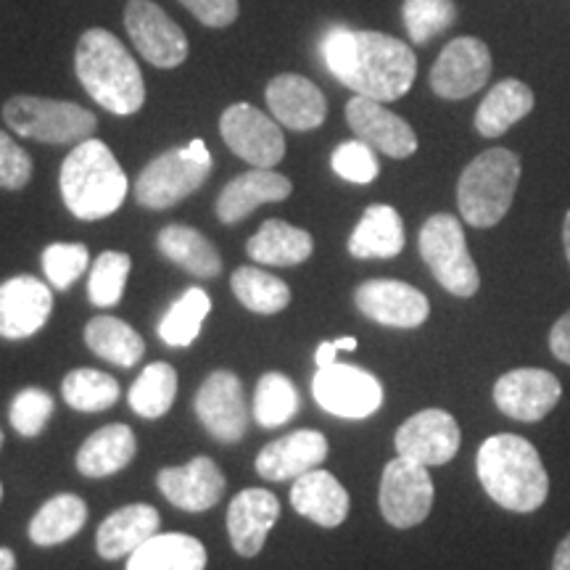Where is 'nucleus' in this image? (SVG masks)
I'll return each instance as SVG.
<instances>
[{"instance_id":"obj_1","label":"nucleus","mask_w":570,"mask_h":570,"mask_svg":"<svg viewBox=\"0 0 570 570\" xmlns=\"http://www.w3.org/2000/svg\"><path fill=\"white\" fill-rule=\"evenodd\" d=\"M323 59L341 85L381 104L407 96L417 75L407 42L383 32L333 27L323 38Z\"/></svg>"},{"instance_id":"obj_2","label":"nucleus","mask_w":570,"mask_h":570,"mask_svg":"<svg viewBox=\"0 0 570 570\" xmlns=\"http://www.w3.org/2000/svg\"><path fill=\"white\" fill-rule=\"evenodd\" d=\"M475 468L483 491L510 512H537L550 494V475L537 446L515 433L483 441Z\"/></svg>"},{"instance_id":"obj_3","label":"nucleus","mask_w":570,"mask_h":570,"mask_svg":"<svg viewBox=\"0 0 570 570\" xmlns=\"http://www.w3.org/2000/svg\"><path fill=\"white\" fill-rule=\"evenodd\" d=\"M75 71L82 88L106 111L130 117L146 104V85L130 51L109 30H88L77 42Z\"/></svg>"},{"instance_id":"obj_4","label":"nucleus","mask_w":570,"mask_h":570,"mask_svg":"<svg viewBox=\"0 0 570 570\" xmlns=\"http://www.w3.org/2000/svg\"><path fill=\"white\" fill-rule=\"evenodd\" d=\"M61 198L77 219H106L127 198V175L104 140L77 142L61 164Z\"/></svg>"},{"instance_id":"obj_5","label":"nucleus","mask_w":570,"mask_h":570,"mask_svg":"<svg viewBox=\"0 0 570 570\" xmlns=\"http://www.w3.org/2000/svg\"><path fill=\"white\" fill-rule=\"evenodd\" d=\"M520 183V159L508 148H489L468 164L458 183L462 219L473 227H494L510 212Z\"/></svg>"},{"instance_id":"obj_6","label":"nucleus","mask_w":570,"mask_h":570,"mask_svg":"<svg viewBox=\"0 0 570 570\" xmlns=\"http://www.w3.org/2000/svg\"><path fill=\"white\" fill-rule=\"evenodd\" d=\"M3 119L21 138H30L48 146L82 142L96 132V114L69 101L38 96H13L3 106Z\"/></svg>"},{"instance_id":"obj_7","label":"nucleus","mask_w":570,"mask_h":570,"mask_svg":"<svg viewBox=\"0 0 570 570\" xmlns=\"http://www.w3.org/2000/svg\"><path fill=\"white\" fill-rule=\"evenodd\" d=\"M420 256L425 259L428 269L452 296L470 298L479 294L481 275L473 256L468 252L465 233L458 217L452 214H433L425 219L417 238Z\"/></svg>"},{"instance_id":"obj_8","label":"nucleus","mask_w":570,"mask_h":570,"mask_svg":"<svg viewBox=\"0 0 570 570\" xmlns=\"http://www.w3.org/2000/svg\"><path fill=\"white\" fill-rule=\"evenodd\" d=\"M212 164L198 161L185 148H175L148 164L135 183V198L146 209H169L183 198L194 196L202 185L209 180Z\"/></svg>"},{"instance_id":"obj_9","label":"nucleus","mask_w":570,"mask_h":570,"mask_svg":"<svg viewBox=\"0 0 570 570\" xmlns=\"http://www.w3.org/2000/svg\"><path fill=\"white\" fill-rule=\"evenodd\" d=\"M312 396L331 415L362 420L381 410L383 386L367 370L333 362L327 367H317L315 381H312Z\"/></svg>"},{"instance_id":"obj_10","label":"nucleus","mask_w":570,"mask_h":570,"mask_svg":"<svg viewBox=\"0 0 570 570\" xmlns=\"http://www.w3.org/2000/svg\"><path fill=\"white\" fill-rule=\"evenodd\" d=\"M381 512L394 529H415L433 508V481L425 465L415 460H391L381 479Z\"/></svg>"},{"instance_id":"obj_11","label":"nucleus","mask_w":570,"mask_h":570,"mask_svg":"<svg viewBox=\"0 0 570 570\" xmlns=\"http://www.w3.org/2000/svg\"><path fill=\"white\" fill-rule=\"evenodd\" d=\"M125 27L142 59L159 69H175L188 59V38L154 0H130L125 9Z\"/></svg>"},{"instance_id":"obj_12","label":"nucleus","mask_w":570,"mask_h":570,"mask_svg":"<svg viewBox=\"0 0 570 570\" xmlns=\"http://www.w3.org/2000/svg\"><path fill=\"white\" fill-rule=\"evenodd\" d=\"M219 132L227 148L252 164V167L273 169L283 161L285 138L275 119H269L265 111H259L252 104H233L219 117Z\"/></svg>"},{"instance_id":"obj_13","label":"nucleus","mask_w":570,"mask_h":570,"mask_svg":"<svg viewBox=\"0 0 570 570\" xmlns=\"http://www.w3.org/2000/svg\"><path fill=\"white\" fill-rule=\"evenodd\" d=\"M491 77V53L479 38H458L441 51L431 69V88L446 101L479 92Z\"/></svg>"},{"instance_id":"obj_14","label":"nucleus","mask_w":570,"mask_h":570,"mask_svg":"<svg viewBox=\"0 0 570 570\" xmlns=\"http://www.w3.org/2000/svg\"><path fill=\"white\" fill-rule=\"evenodd\" d=\"M196 415L202 425L223 444H238L246 436L248 410L244 386L230 370H217L196 394Z\"/></svg>"},{"instance_id":"obj_15","label":"nucleus","mask_w":570,"mask_h":570,"mask_svg":"<svg viewBox=\"0 0 570 570\" xmlns=\"http://www.w3.org/2000/svg\"><path fill=\"white\" fill-rule=\"evenodd\" d=\"M562 396L560 381L550 370L520 367L497 381L494 404L504 415L520 423H539L558 407Z\"/></svg>"},{"instance_id":"obj_16","label":"nucleus","mask_w":570,"mask_h":570,"mask_svg":"<svg viewBox=\"0 0 570 570\" xmlns=\"http://www.w3.org/2000/svg\"><path fill=\"white\" fill-rule=\"evenodd\" d=\"M460 425L444 410H423L404 420L396 431V454L420 465H446L460 449Z\"/></svg>"},{"instance_id":"obj_17","label":"nucleus","mask_w":570,"mask_h":570,"mask_svg":"<svg viewBox=\"0 0 570 570\" xmlns=\"http://www.w3.org/2000/svg\"><path fill=\"white\" fill-rule=\"evenodd\" d=\"M354 304L367 320L386 327H420L431 315L423 291L402 281H365L354 291Z\"/></svg>"},{"instance_id":"obj_18","label":"nucleus","mask_w":570,"mask_h":570,"mask_svg":"<svg viewBox=\"0 0 570 570\" xmlns=\"http://www.w3.org/2000/svg\"><path fill=\"white\" fill-rule=\"evenodd\" d=\"M53 312V294L32 275L0 283V338L21 341L42 331Z\"/></svg>"},{"instance_id":"obj_19","label":"nucleus","mask_w":570,"mask_h":570,"mask_svg":"<svg viewBox=\"0 0 570 570\" xmlns=\"http://www.w3.org/2000/svg\"><path fill=\"white\" fill-rule=\"evenodd\" d=\"M346 122L356 132V138L365 140L370 148L391 156V159H407L417 151V135L394 111H389L381 101L354 96L346 104Z\"/></svg>"},{"instance_id":"obj_20","label":"nucleus","mask_w":570,"mask_h":570,"mask_svg":"<svg viewBox=\"0 0 570 570\" xmlns=\"http://www.w3.org/2000/svg\"><path fill=\"white\" fill-rule=\"evenodd\" d=\"M169 504L185 512L212 510L225 494V475L209 458H194L183 468H164L156 475Z\"/></svg>"},{"instance_id":"obj_21","label":"nucleus","mask_w":570,"mask_h":570,"mask_svg":"<svg viewBox=\"0 0 570 570\" xmlns=\"http://www.w3.org/2000/svg\"><path fill=\"white\" fill-rule=\"evenodd\" d=\"M281 518V502L267 489H246L227 508V533L240 558H256Z\"/></svg>"},{"instance_id":"obj_22","label":"nucleus","mask_w":570,"mask_h":570,"mask_svg":"<svg viewBox=\"0 0 570 570\" xmlns=\"http://www.w3.org/2000/svg\"><path fill=\"white\" fill-rule=\"evenodd\" d=\"M267 106L277 122L288 130H317L327 117V101L323 90L302 75H277L265 90Z\"/></svg>"},{"instance_id":"obj_23","label":"nucleus","mask_w":570,"mask_h":570,"mask_svg":"<svg viewBox=\"0 0 570 570\" xmlns=\"http://www.w3.org/2000/svg\"><path fill=\"white\" fill-rule=\"evenodd\" d=\"M327 458V439L320 431H294L273 441L256 458V473L265 481H296L298 475L320 468Z\"/></svg>"},{"instance_id":"obj_24","label":"nucleus","mask_w":570,"mask_h":570,"mask_svg":"<svg viewBox=\"0 0 570 570\" xmlns=\"http://www.w3.org/2000/svg\"><path fill=\"white\" fill-rule=\"evenodd\" d=\"M291 194H294V185L288 177L275 173V169L254 167L252 173L238 175L225 185L217 198V217L219 223L235 225L246 219L256 206L285 202Z\"/></svg>"},{"instance_id":"obj_25","label":"nucleus","mask_w":570,"mask_h":570,"mask_svg":"<svg viewBox=\"0 0 570 570\" xmlns=\"http://www.w3.org/2000/svg\"><path fill=\"white\" fill-rule=\"evenodd\" d=\"M291 504L302 518H309L312 523L323 529H336L348 515V494L341 487L336 475L327 470H309L298 475L291 489Z\"/></svg>"},{"instance_id":"obj_26","label":"nucleus","mask_w":570,"mask_h":570,"mask_svg":"<svg viewBox=\"0 0 570 570\" xmlns=\"http://www.w3.org/2000/svg\"><path fill=\"white\" fill-rule=\"evenodd\" d=\"M159 512L151 504H127L114 510L109 518L98 525L96 550L104 560H119L132 554L140 544H146L154 533H159Z\"/></svg>"},{"instance_id":"obj_27","label":"nucleus","mask_w":570,"mask_h":570,"mask_svg":"<svg viewBox=\"0 0 570 570\" xmlns=\"http://www.w3.org/2000/svg\"><path fill=\"white\" fill-rule=\"evenodd\" d=\"M135 452H138V439L130 425H104L77 452V470L88 479H106L130 465Z\"/></svg>"},{"instance_id":"obj_28","label":"nucleus","mask_w":570,"mask_h":570,"mask_svg":"<svg viewBox=\"0 0 570 570\" xmlns=\"http://www.w3.org/2000/svg\"><path fill=\"white\" fill-rule=\"evenodd\" d=\"M404 248V225L394 206H367L348 238V254L356 259H391Z\"/></svg>"},{"instance_id":"obj_29","label":"nucleus","mask_w":570,"mask_h":570,"mask_svg":"<svg viewBox=\"0 0 570 570\" xmlns=\"http://www.w3.org/2000/svg\"><path fill=\"white\" fill-rule=\"evenodd\" d=\"M246 252L259 265L294 267L302 265L304 259H309L312 252H315V240L302 227L283 223V219H267L252 235V240L246 244Z\"/></svg>"},{"instance_id":"obj_30","label":"nucleus","mask_w":570,"mask_h":570,"mask_svg":"<svg viewBox=\"0 0 570 570\" xmlns=\"http://www.w3.org/2000/svg\"><path fill=\"white\" fill-rule=\"evenodd\" d=\"M204 544L188 533H154L127 560V570H204Z\"/></svg>"},{"instance_id":"obj_31","label":"nucleus","mask_w":570,"mask_h":570,"mask_svg":"<svg viewBox=\"0 0 570 570\" xmlns=\"http://www.w3.org/2000/svg\"><path fill=\"white\" fill-rule=\"evenodd\" d=\"M159 252L167 256L169 262H175L177 267H183L185 273L194 277H217L223 273V259L219 252L206 235H202L188 225H167L156 238Z\"/></svg>"},{"instance_id":"obj_32","label":"nucleus","mask_w":570,"mask_h":570,"mask_svg":"<svg viewBox=\"0 0 570 570\" xmlns=\"http://www.w3.org/2000/svg\"><path fill=\"white\" fill-rule=\"evenodd\" d=\"M533 109V92L525 82L520 80H502L489 90L483 104L475 111V130L483 138H499L510 130L512 125L529 117Z\"/></svg>"},{"instance_id":"obj_33","label":"nucleus","mask_w":570,"mask_h":570,"mask_svg":"<svg viewBox=\"0 0 570 570\" xmlns=\"http://www.w3.org/2000/svg\"><path fill=\"white\" fill-rule=\"evenodd\" d=\"M88 520V504L77 494H59L48 499L30 520V539L38 547H56L82 531Z\"/></svg>"},{"instance_id":"obj_34","label":"nucleus","mask_w":570,"mask_h":570,"mask_svg":"<svg viewBox=\"0 0 570 570\" xmlns=\"http://www.w3.org/2000/svg\"><path fill=\"white\" fill-rule=\"evenodd\" d=\"M85 344L96 356L119 367H135L146 354L140 333L119 317H96L85 325Z\"/></svg>"},{"instance_id":"obj_35","label":"nucleus","mask_w":570,"mask_h":570,"mask_svg":"<svg viewBox=\"0 0 570 570\" xmlns=\"http://www.w3.org/2000/svg\"><path fill=\"white\" fill-rule=\"evenodd\" d=\"M209 294H206L204 288H188L173 306H169L167 315L161 317L159 327H156V333H159L164 344L173 348L190 346L198 338V333H202V325L206 315H209Z\"/></svg>"},{"instance_id":"obj_36","label":"nucleus","mask_w":570,"mask_h":570,"mask_svg":"<svg viewBox=\"0 0 570 570\" xmlns=\"http://www.w3.org/2000/svg\"><path fill=\"white\" fill-rule=\"evenodd\" d=\"M233 294L256 315H277L291 302L288 283L259 267H240L233 273Z\"/></svg>"},{"instance_id":"obj_37","label":"nucleus","mask_w":570,"mask_h":570,"mask_svg":"<svg viewBox=\"0 0 570 570\" xmlns=\"http://www.w3.org/2000/svg\"><path fill=\"white\" fill-rule=\"evenodd\" d=\"M177 396V373L167 362H154L142 370L130 389V407L135 415L159 420L173 410Z\"/></svg>"},{"instance_id":"obj_38","label":"nucleus","mask_w":570,"mask_h":570,"mask_svg":"<svg viewBox=\"0 0 570 570\" xmlns=\"http://www.w3.org/2000/svg\"><path fill=\"white\" fill-rule=\"evenodd\" d=\"M61 396L77 412H104L117 404L119 383L101 370H71L61 383Z\"/></svg>"},{"instance_id":"obj_39","label":"nucleus","mask_w":570,"mask_h":570,"mask_svg":"<svg viewBox=\"0 0 570 570\" xmlns=\"http://www.w3.org/2000/svg\"><path fill=\"white\" fill-rule=\"evenodd\" d=\"M298 412V391L283 373L259 377L254 391V417L262 428L285 425Z\"/></svg>"},{"instance_id":"obj_40","label":"nucleus","mask_w":570,"mask_h":570,"mask_svg":"<svg viewBox=\"0 0 570 570\" xmlns=\"http://www.w3.org/2000/svg\"><path fill=\"white\" fill-rule=\"evenodd\" d=\"M132 259L125 252H104L92 262L88 294L90 304L96 306H114L125 296L127 277H130Z\"/></svg>"},{"instance_id":"obj_41","label":"nucleus","mask_w":570,"mask_h":570,"mask_svg":"<svg viewBox=\"0 0 570 570\" xmlns=\"http://www.w3.org/2000/svg\"><path fill=\"white\" fill-rule=\"evenodd\" d=\"M404 27L412 42L425 46L428 40L436 38L458 19V6L454 0H404L402 6Z\"/></svg>"},{"instance_id":"obj_42","label":"nucleus","mask_w":570,"mask_h":570,"mask_svg":"<svg viewBox=\"0 0 570 570\" xmlns=\"http://www.w3.org/2000/svg\"><path fill=\"white\" fill-rule=\"evenodd\" d=\"M53 415V396L48 391H42L38 386L21 389L17 396H13L9 417L11 425L17 428V433L27 439L40 436L46 431L48 420Z\"/></svg>"},{"instance_id":"obj_43","label":"nucleus","mask_w":570,"mask_h":570,"mask_svg":"<svg viewBox=\"0 0 570 570\" xmlns=\"http://www.w3.org/2000/svg\"><path fill=\"white\" fill-rule=\"evenodd\" d=\"M90 254L82 244H51L42 252V273L56 291H67L88 269Z\"/></svg>"},{"instance_id":"obj_44","label":"nucleus","mask_w":570,"mask_h":570,"mask_svg":"<svg viewBox=\"0 0 570 570\" xmlns=\"http://www.w3.org/2000/svg\"><path fill=\"white\" fill-rule=\"evenodd\" d=\"M333 173H336L341 180L346 183H356V185H367L373 183L381 167H377L375 159V148H370L365 140H348L341 142V146L333 151Z\"/></svg>"},{"instance_id":"obj_45","label":"nucleus","mask_w":570,"mask_h":570,"mask_svg":"<svg viewBox=\"0 0 570 570\" xmlns=\"http://www.w3.org/2000/svg\"><path fill=\"white\" fill-rule=\"evenodd\" d=\"M32 177V159L9 132L0 130V188L21 190Z\"/></svg>"},{"instance_id":"obj_46","label":"nucleus","mask_w":570,"mask_h":570,"mask_svg":"<svg viewBox=\"0 0 570 570\" xmlns=\"http://www.w3.org/2000/svg\"><path fill=\"white\" fill-rule=\"evenodd\" d=\"M206 27H227L238 19V0H180Z\"/></svg>"},{"instance_id":"obj_47","label":"nucleus","mask_w":570,"mask_h":570,"mask_svg":"<svg viewBox=\"0 0 570 570\" xmlns=\"http://www.w3.org/2000/svg\"><path fill=\"white\" fill-rule=\"evenodd\" d=\"M550 348H552V354L558 356L560 362H566V365H570V309L558 320V323L552 325Z\"/></svg>"},{"instance_id":"obj_48","label":"nucleus","mask_w":570,"mask_h":570,"mask_svg":"<svg viewBox=\"0 0 570 570\" xmlns=\"http://www.w3.org/2000/svg\"><path fill=\"white\" fill-rule=\"evenodd\" d=\"M356 348V338L354 336H344V338H336V341H323V344L317 346L315 352V362L317 367H327L336 362L338 352H354Z\"/></svg>"},{"instance_id":"obj_49","label":"nucleus","mask_w":570,"mask_h":570,"mask_svg":"<svg viewBox=\"0 0 570 570\" xmlns=\"http://www.w3.org/2000/svg\"><path fill=\"white\" fill-rule=\"evenodd\" d=\"M552 570H570V533L560 541L558 550H554Z\"/></svg>"},{"instance_id":"obj_50","label":"nucleus","mask_w":570,"mask_h":570,"mask_svg":"<svg viewBox=\"0 0 570 570\" xmlns=\"http://www.w3.org/2000/svg\"><path fill=\"white\" fill-rule=\"evenodd\" d=\"M0 570H17V558L6 547H0Z\"/></svg>"},{"instance_id":"obj_51","label":"nucleus","mask_w":570,"mask_h":570,"mask_svg":"<svg viewBox=\"0 0 570 570\" xmlns=\"http://www.w3.org/2000/svg\"><path fill=\"white\" fill-rule=\"evenodd\" d=\"M562 246H566V256L570 262V212L566 214V223H562Z\"/></svg>"},{"instance_id":"obj_52","label":"nucleus","mask_w":570,"mask_h":570,"mask_svg":"<svg viewBox=\"0 0 570 570\" xmlns=\"http://www.w3.org/2000/svg\"><path fill=\"white\" fill-rule=\"evenodd\" d=\"M0 449H3V431H0Z\"/></svg>"},{"instance_id":"obj_53","label":"nucleus","mask_w":570,"mask_h":570,"mask_svg":"<svg viewBox=\"0 0 570 570\" xmlns=\"http://www.w3.org/2000/svg\"><path fill=\"white\" fill-rule=\"evenodd\" d=\"M0 499H3V483H0Z\"/></svg>"}]
</instances>
